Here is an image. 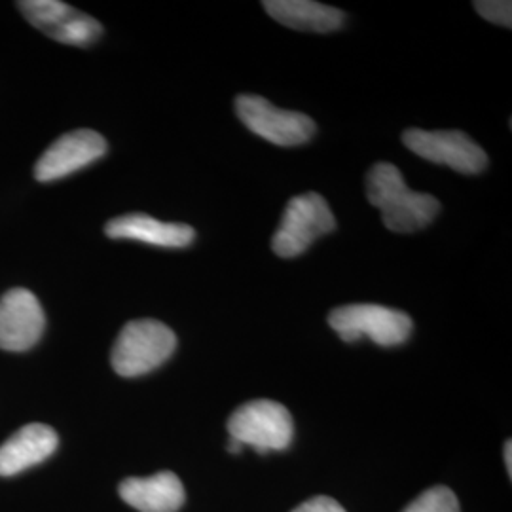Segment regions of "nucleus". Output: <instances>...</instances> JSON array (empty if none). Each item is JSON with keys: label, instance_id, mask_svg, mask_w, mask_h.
<instances>
[{"label": "nucleus", "instance_id": "obj_6", "mask_svg": "<svg viewBox=\"0 0 512 512\" xmlns=\"http://www.w3.org/2000/svg\"><path fill=\"white\" fill-rule=\"evenodd\" d=\"M236 112L243 126L277 147H300L315 135V122L302 112L274 107L260 95H239Z\"/></svg>", "mask_w": 512, "mask_h": 512}, {"label": "nucleus", "instance_id": "obj_7", "mask_svg": "<svg viewBox=\"0 0 512 512\" xmlns=\"http://www.w3.org/2000/svg\"><path fill=\"white\" fill-rule=\"evenodd\" d=\"M403 143L408 150L433 164L446 165L465 175L482 173L488 165V156L463 131H427L406 129Z\"/></svg>", "mask_w": 512, "mask_h": 512}, {"label": "nucleus", "instance_id": "obj_3", "mask_svg": "<svg viewBox=\"0 0 512 512\" xmlns=\"http://www.w3.org/2000/svg\"><path fill=\"white\" fill-rule=\"evenodd\" d=\"M329 325L344 342H357L368 336L374 344L393 348L404 344L414 323L404 311L376 304H351L330 311Z\"/></svg>", "mask_w": 512, "mask_h": 512}, {"label": "nucleus", "instance_id": "obj_8", "mask_svg": "<svg viewBox=\"0 0 512 512\" xmlns=\"http://www.w3.org/2000/svg\"><path fill=\"white\" fill-rule=\"evenodd\" d=\"M37 29L44 35L69 46H90L103 35L97 19L57 0H23L18 4Z\"/></svg>", "mask_w": 512, "mask_h": 512}, {"label": "nucleus", "instance_id": "obj_9", "mask_svg": "<svg viewBox=\"0 0 512 512\" xmlns=\"http://www.w3.org/2000/svg\"><path fill=\"white\" fill-rule=\"evenodd\" d=\"M107 141L93 129H74L61 135L48 148L37 165L35 177L40 183H50L84 169L107 154Z\"/></svg>", "mask_w": 512, "mask_h": 512}, {"label": "nucleus", "instance_id": "obj_11", "mask_svg": "<svg viewBox=\"0 0 512 512\" xmlns=\"http://www.w3.org/2000/svg\"><path fill=\"white\" fill-rule=\"evenodd\" d=\"M105 234L112 239H133L164 249H184L196 239L194 228L188 224L162 222L143 213L110 220L105 226Z\"/></svg>", "mask_w": 512, "mask_h": 512}, {"label": "nucleus", "instance_id": "obj_12", "mask_svg": "<svg viewBox=\"0 0 512 512\" xmlns=\"http://www.w3.org/2000/svg\"><path fill=\"white\" fill-rule=\"evenodd\" d=\"M59 444L50 425L29 423L0 446V476H14L50 458Z\"/></svg>", "mask_w": 512, "mask_h": 512}, {"label": "nucleus", "instance_id": "obj_10", "mask_svg": "<svg viewBox=\"0 0 512 512\" xmlns=\"http://www.w3.org/2000/svg\"><path fill=\"white\" fill-rule=\"evenodd\" d=\"M44 325V310L31 291L12 289L0 298V349L33 348L44 332Z\"/></svg>", "mask_w": 512, "mask_h": 512}, {"label": "nucleus", "instance_id": "obj_17", "mask_svg": "<svg viewBox=\"0 0 512 512\" xmlns=\"http://www.w3.org/2000/svg\"><path fill=\"white\" fill-rule=\"evenodd\" d=\"M293 512H346L344 507L327 495H317L310 501L298 505Z\"/></svg>", "mask_w": 512, "mask_h": 512}, {"label": "nucleus", "instance_id": "obj_14", "mask_svg": "<svg viewBox=\"0 0 512 512\" xmlns=\"http://www.w3.org/2000/svg\"><path fill=\"white\" fill-rule=\"evenodd\" d=\"M264 8L277 23L296 31L332 33L342 29L346 21L338 8L311 0H266Z\"/></svg>", "mask_w": 512, "mask_h": 512}, {"label": "nucleus", "instance_id": "obj_5", "mask_svg": "<svg viewBox=\"0 0 512 512\" xmlns=\"http://www.w3.org/2000/svg\"><path fill=\"white\" fill-rule=\"evenodd\" d=\"M230 439L256 452H279L291 446L294 423L291 412L275 401H251L239 406L228 420Z\"/></svg>", "mask_w": 512, "mask_h": 512}, {"label": "nucleus", "instance_id": "obj_16", "mask_svg": "<svg viewBox=\"0 0 512 512\" xmlns=\"http://www.w3.org/2000/svg\"><path fill=\"white\" fill-rule=\"evenodd\" d=\"M476 12L495 25L512 27V4L509 0H478L475 2Z\"/></svg>", "mask_w": 512, "mask_h": 512}, {"label": "nucleus", "instance_id": "obj_2", "mask_svg": "<svg viewBox=\"0 0 512 512\" xmlns=\"http://www.w3.org/2000/svg\"><path fill=\"white\" fill-rule=\"evenodd\" d=\"M177 348V336L154 319L131 321L116 338L112 368L124 378H137L164 365Z\"/></svg>", "mask_w": 512, "mask_h": 512}, {"label": "nucleus", "instance_id": "obj_15", "mask_svg": "<svg viewBox=\"0 0 512 512\" xmlns=\"http://www.w3.org/2000/svg\"><path fill=\"white\" fill-rule=\"evenodd\" d=\"M403 512H459V501L450 488L437 486L423 492Z\"/></svg>", "mask_w": 512, "mask_h": 512}, {"label": "nucleus", "instance_id": "obj_13", "mask_svg": "<svg viewBox=\"0 0 512 512\" xmlns=\"http://www.w3.org/2000/svg\"><path fill=\"white\" fill-rule=\"evenodd\" d=\"M120 497L139 512H177L184 505L183 482L175 473H158L147 478H126Z\"/></svg>", "mask_w": 512, "mask_h": 512}, {"label": "nucleus", "instance_id": "obj_1", "mask_svg": "<svg viewBox=\"0 0 512 512\" xmlns=\"http://www.w3.org/2000/svg\"><path fill=\"white\" fill-rule=\"evenodd\" d=\"M366 198L380 209L385 228L397 234H414L423 230L440 211L437 198L410 190L399 167L385 162L368 171Z\"/></svg>", "mask_w": 512, "mask_h": 512}, {"label": "nucleus", "instance_id": "obj_18", "mask_svg": "<svg viewBox=\"0 0 512 512\" xmlns=\"http://www.w3.org/2000/svg\"><path fill=\"white\" fill-rule=\"evenodd\" d=\"M505 461H507V471H509V475L512 473V444L511 440H507V444H505Z\"/></svg>", "mask_w": 512, "mask_h": 512}, {"label": "nucleus", "instance_id": "obj_4", "mask_svg": "<svg viewBox=\"0 0 512 512\" xmlns=\"http://www.w3.org/2000/svg\"><path fill=\"white\" fill-rule=\"evenodd\" d=\"M336 219L329 203L315 194H300L287 203L272 239V249L281 258H294L308 251L311 243L334 232Z\"/></svg>", "mask_w": 512, "mask_h": 512}]
</instances>
